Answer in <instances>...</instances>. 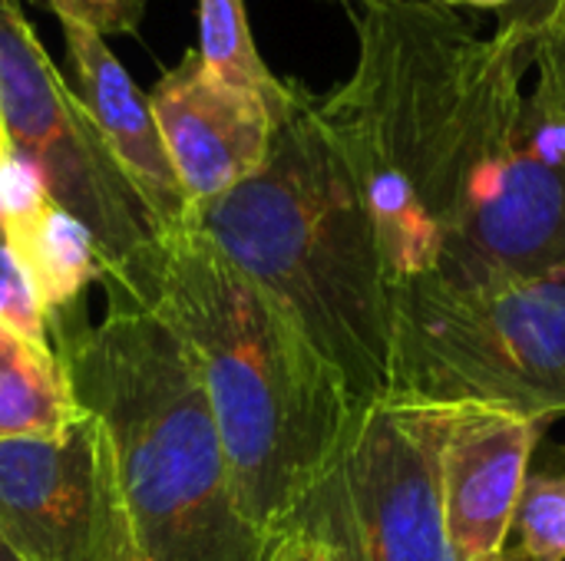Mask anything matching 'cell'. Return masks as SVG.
Segmentation results:
<instances>
[{
  "instance_id": "1",
  "label": "cell",
  "mask_w": 565,
  "mask_h": 561,
  "mask_svg": "<svg viewBox=\"0 0 565 561\" xmlns=\"http://www.w3.org/2000/svg\"><path fill=\"white\" fill-rule=\"evenodd\" d=\"M351 76L318 106L371 208L391 291L565 271V116L536 73V17L490 36L444 3H341Z\"/></svg>"
},
{
  "instance_id": "2",
  "label": "cell",
  "mask_w": 565,
  "mask_h": 561,
  "mask_svg": "<svg viewBox=\"0 0 565 561\" xmlns=\"http://www.w3.org/2000/svg\"><path fill=\"white\" fill-rule=\"evenodd\" d=\"M142 308L195 354L235 506L268 539L341 456L358 403L288 311L189 225L159 238Z\"/></svg>"
},
{
  "instance_id": "3",
  "label": "cell",
  "mask_w": 565,
  "mask_h": 561,
  "mask_svg": "<svg viewBox=\"0 0 565 561\" xmlns=\"http://www.w3.org/2000/svg\"><path fill=\"white\" fill-rule=\"evenodd\" d=\"M185 225L288 311L358 410L387 400L391 278L354 165L315 93L295 83L262 169L189 208Z\"/></svg>"
},
{
  "instance_id": "4",
  "label": "cell",
  "mask_w": 565,
  "mask_h": 561,
  "mask_svg": "<svg viewBox=\"0 0 565 561\" xmlns=\"http://www.w3.org/2000/svg\"><path fill=\"white\" fill-rule=\"evenodd\" d=\"M96 324L46 314L76 403L103 427L146 561H255L262 536L242 519L222 436L189 344L132 294L103 281Z\"/></svg>"
},
{
  "instance_id": "5",
  "label": "cell",
  "mask_w": 565,
  "mask_h": 561,
  "mask_svg": "<svg viewBox=\"0 0 565 561\" xmlns=\"http://www.w3.org/2000/svg\"><path fill=\"white\" fill-rule=\"evenodd\" d=\"M387 400L565 417V271L467 291L394 288Z\"/></svg>"
},
{
  "instance_id": "6",
  "label": "cell",
  "mask_w": 565,
  "mask_h": 561,
  "mask_svg": "<svg viewBox=\"0 0 565 561\" xmlns=\"http://www.w3.org/2000/svg\"><path fill=\"white\" fill-rule=\"evenodd\" d=\"M0 129L3 145L40 175L46 195L93 235L99 281L146 304L159 228L40 46L20 0H0Z\"/></svg>"
},
{
  "instance_id": "7",
  "label": "cell",
  "mask_w": 565,
  "mask_h": 561,
  "mask_svg": "<svg viewBox=\"0 0 565 561\" xmlns=\"http://www.w3.org/2000/svg\"><path fill=\"white\" fill-rule=\"evenodd\" d=\"M318 536L338 561H457L447 536L437 407L361 410L334 466L285 522Z\"/></svg>"
},
{
  "instance_id": "8",
  "label": "cell",
  "mask_w": 565,
  "mask_h": 561,
  "mask_svg": "<svg viewBox=\"0 0 565 561\" xmlns=\"http://www.w3.org/2000/svg\"><path fill=\"white\" fill-rule=\"evenodd\" d=\"M291 89L295 79L285 96L228 83L202 63L199 50H185L159 76L146 96L189 208L232 192L262 169Z\"/></svg>"
},
{
  "instance_id": "9",
  "label": "cell",
  "mask_w": 565,
  "mask_h": 561,
  "mask_svg": "<svg viewBox=\"0 0 565 561\" xmlns=\"http://www.w3.org/2000/svg\"><path fill=\"white\" fill-rule=\"evenodd\" d=\"M109 440L86 413L63 436L0 440V536L23 561H96Z\"/></svg>"
},
{
  "instance_id": "10",
  "label": "cell",
  "mask_w": 565,
  "mask_h": 561,
  "mask_svg": "<svg viewBox=\"0 0 565 561\" xmlns=\"http://www.w3.org/2000/svg\"><path fill=\"white\" fill-rule=\"evenodd\" d=\"M430 407H437L440 496L457 561L503 552L530 460L550 423L483 403Z\"/></svg>"
},
{
  "instance_id": "11",
  "label": "cell",
  "mask_w": 565,
  "mask_h": 561,
  "mask_svg": "<svg viewBox=\"0 0 565 561\" xmlns=\"http://www.w3.org/2000/svg\"><path fill=\"white\" fill-rule=\"evenodd\" d=\"M70 66L76 73V99L83 103L109 159L149 212L162 235L185 228L189 202L169 162L149 96L132 83L126 66L106 46V36L60 20Z\"/></svg>"
},
{
  "instance_id": "12",
  "label": "cell",
  "mask_w": 565,
  "mask_h": 561,
  "mask_svg": "<svg viewBox=\"0 0 565 561\" xmlns=\"http://www.w3.org/2000/svg\"><path fill=\"white\" fill-rule=\"evenodd\" d=\"M83 420L60 357L0 324V440L63 436Z\"/></svg>"
},
{
  "instance_id": "13",
  "label": "cell",
  "mask_w": 565,
  "mask_h": 561,
  "mask_svg": "<svg viewBox=\"0 0 565 561\" xmlns=\"http://www.w3.org/2000/svg\"><path fill=\"white\" fill-rule=\"evenodd\" d=\"M0 228L26 268L46 314L73 308L89 281H99L103 274L93 235L53 198H46L33 215Z\"/></svg>"
},
{
  "instance_id": "14",
  "label": "cell",
  "mask_w": 565,
  "mask_h": 561,
  "mask_svg": "<svg viewBox=\"0 0 565 561\" xmlns=\"http://www.w3.org/2000/svg\"><path fill=\"white\" fill-rule=\"evenodd\" d=\"M510 539L523 561H565V446H536Z\"/></svg>"
},
{
  "instance_id": "15",
  "label": "cell",
  "mask_w": 565,
  "mask_h": 561,
  "mask_svg": "<svg viewBox=\"0 0 565 561\" xmlns=\"http://www.w3.org/2000/svg\"><path fill=\"white\" fill-rule=\"evenodd\" d=\"M199 56L209 69L225 76L228 83L285 96L288 79H278L262 60L245 0H199Z\"/></svg>"
},
{
  "instance_id": "16",
  "label": "cell",
  "mask_w": 565,
  "mask_h": 561,
  "mask_svg": "<svg viewBox=\"0 0 565 561\" xmlns=\"http://www.w3.org/2000/svg\"><path fill=\"white\" fill-rule=\"evenodd\" d=\"M53 10L56 20L79 23L99 36L136 33L146 17V0H33Z\"/></svg>"
},
{
  "instance_id": "17",
  "label": "cell",
  "mask_w": 565,
  "mask_h": 561,
  "mask_svg": "<svg viewBox=\"0 0 565 561\" xmlns=\"http://www.w3.org/2000/svg\"><path fill=\"white\" fill-rule=\"evenodd\" d=\"M96 561H146L139 542H136V529H132L122 489H119L116 463H109V476H106L103 513H99V539H96Z\"/></svg>"
},
{
  "instance_id": "18",
  "label": "cell",
  "mask_w": 565,
  "mask_h": 561,
  "mask_svg": "<svg viewBox=\"0 0 565 561\" xmlns=\"http://www.w3.org/2000/svg\"><path fill=\"white\" fill-rule=\"evenodd\" d=\"M536 73L565 116V0H553L550 10L536 17Z\"/></svg>"
},
{
  "instance_id": "19",
  "label": "cell",
  "mask_w": 565,
  "mask_h": 561,
  "mask_svg": "<svg viewBox=\"0 0 565 561\" xmlns=\"http://www.w3.org/2000/svg\"><path fill=\"white\" fill-rule=\"evenodd\" d=\"M255 561H338L334 552L311 532L298 529V526H281L278 532H271Z\"/></svg>"
},
{
  "instance_id": "20",
  "label": "cell",
  "mask_w": 565,
  "mask_h": 561,
  "mask_svg": "<svg viewBox=\"0 0 565 561\" xmlns=\"http://www.w3.org/2000/svg\"><path fill=\"white\" fill-rule=\"evenodd\" d=\"M510 0H444V7H454V10H463V7H473V10H497V7H507Z\"/></svg>"
},
{
  "instance_id": "21",
  "label": "cell",
  "mask_w": 565,
  "mask_h": 561,
  "mask_svg": "<svg viewBox=\"0 0 565 561\" xmlns=\"http://www.w3.org/2000/svg\"><path fill=\"white\" fill-rule=\"evenodd\" d=\"M341 3H411V7H420V3H444V0H341Z\"/></svg>"
},
{
  "instance_id": "22",
  "label": "cell",
  "mask_w": 565,
  "mask_h": 561,
  "mask_svg": "<svg viewBox=\"0 0 565 561\" xmlns=\"http://www.w3.org/2000/svg\"><path fill=\"white\" fill-rule=\"evenodd\" d=\"M477 561H523L520 555H516V549L507 542V549L503 552H493V555H487V559H477Z\"/></svg>"
},
{
  "instance_id": "23",
  "label": "cell",
  "mask_w": 565,
  "mask_h": 561,
  "mask_svg": "<svg viewBox=\"0 0 565 561\" xmlns=\"http://www.w3.org/2000/svg\"><path fill=\"white\" fill-rule=\"evenodd\" d=\"M0 561H23L17 552H13V549H10V546H7V542H3V536H0Z\"/></svg>"
},
{
  "instance_id": "24",
  "label": "cell",
  "mask_w": 565,
  "mask_h": 561,
  "mask_svg": "<svg viewBox=\"0 0 565 561\" xmlns=\"http://www.w3.org/2000/svg\"><path fill=\"white\" fill-rule=\"evenodd\" d=\"M3 149H7V145H3V129H0V155H3Z\"/></svg>"
}]
</instances>
